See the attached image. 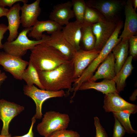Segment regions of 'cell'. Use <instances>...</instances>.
Returning a JSON list of instances; mask_svg holds the SVG:
<instances>
[{"label": "cell", "instance_id": "9", "mask_svg": "<svg viewBox=\"0 0 137 137\" xmlns=\"http://www.w3.org/2000/svg\"><path fill=\"white\" fill-rule=\"evenodd\" d=\"M24 109L23 106L3 99L0 100V119L3 123L1 135L7 136L9 134V127L10 122Z\"/></svg>", "mask_w": 137, "mask_h": 137}, {"label": "cell", "instance_id": "19", "mask_svg": "<svg viewBox=\"0 0 137 137\" xmlns=\"http://www.w3.org/2000/svg\"><path fill=\"white\" fill-rule=\"evenodd\" d=\"M21 6L18 3L10 8L6 16L8 19V30L9 35L7 41L11 42L17 37L19 33L18 30L21 23V16L20 13Z\"/></svg>", "mask_w": 137, "mask_h": 137}, {"label": "cell", "instance_id": "40", "mask_svg": "<svg viewBox=\"0 0 137 137\" xmlns=\"http://www.w3.org/2000/svg\"><path fill=\"white\" fill-rule=\"evenodd\" d=\"M2 73H1V70H0V77H1V75H2Z\"/></svg>", "mask_w": 137, "mask_h": 137}, {"label": "cell", "instance_id": "22", "mask_svg": "<svg viewBox=\"0 0 137 137\" xmlns=\"http://www.w3.org/2000/svg\"><path fill=\"white\" fill-rule=\"evenodd\" d=\"M129 47V40H121L112 50L115 59L116 74L119 72L127 58Z\"/></svg>", "mask_w": 137, "mask_h": 137}, {"label": "cell", "instance_id": "14", "mask_svg": "<svg viewBox=\"0 0 137 137\" xmlns=\"http://www.w3.org/2000/svg\"><path fill=\"white\" fill-rule=\"evenodd\" d=\"M44 43L57 49L69 60L77 50L65 39L61 30L51 34L49 40Z\"/></svg>", "mask_w": 137, "mask_h": 137}, {"label": "cell", "instance_id": "20", "mask_svg": "<svg viewBox=\"0 0 137 137\" xmlns=\"http://www.w3.org/2000/svg\"><path fill=\"white\" fill-rule=\"evenodd\" d=\"M90 89L96 90L105 95L114 92L118 93L116 88L115 83L112 80L104 79L101 82H97L87 81L81 84L78 90Z\"/></svg>", "mask_w": 137, "mask_h": 137}, {"label": "cell", "instance_id": "15", "mask_svg": "<svg viewBox=\"0 0 137 137\" xmlns=\"http://www.w3.org/2000/svg\"><path fill=\"white\" fill-rule=\"evenodd\" d=\"M40 2V0H37L31 4L24 3L21 6V23L23 27H32L38 20V18L41 11Z\"/></svg>", "mask_w": 137, "mask_h": 137}, {"label": "cell", "instance_id": "6", "mask_svg": "<svg viewBox=\"0 0 137 137\" xmlns=\"http://www.w3.org/2000/svg\"><path fill=\"white\" fill-rule=\"evenodd\" d=\"M87 6L101 13L106 20L116 22V16L125 2L116 0H90L85 1Z\"/></svg>", "mask_w": 137, "mask_h": 137}, {"label": "cell", "instance_id": "34", "mask_svg": "<svg viewBox=\"0 0 137 137\" xmlns=\"http://www.w3.org/2000/svg\"><path fill=\"white\" fill-rule=\"evenodd\" d=\"M36 119L34 116L31 119V124L28 132L26 134L21 136H15L12 137H33L34 134L32 131L33 127L36 122Z\"/></svg>", "mask_w": 137, "mask_h": 137}, {"label": "cell", "instance_id": "4", "mask_svg": "<svg viewBox=\"0 0 137 137\" xmlns=\"http://www.w3.org/2000/svg\"><path fill=\"white\" fill-rule=\"evenodd\" d=\"M70 121L68 115L50 111L44 115L41 122L37 125V130L44 137H48L56 131L66 129Z\"/></svg>", "mask_w": 137, "mask_h": 137}, {"label": "cell", "instance_id": "7", "mask_svg": "<svg viewBox=\"0 0 137 137\" xmlns=\"http://www.w3.org/2000/svg\"><path fill=\"white\" fill-rule=\"evenodd\" d=\"M29 62L5 52H0V65L5 71L10 73L16 79L22 80V74Z\"/></svg>", "mask_w": 137, "mask_h": 137}, {"label": "cell", "instance_id": "32", "mask_svg": "<svg viewBox=\"0 0 137 137\" xmlns=\"http://www.w3.org/2000/svg\"><path fill=\"white\" fill-rule=\"evenodd\" d=\"M22 2L24 3H27L28 2L27 0H0V7H4L8 6L10 8L16 3Z\"/></svg>", "mask_w": 137, "mask_h": 137}, {"label": "cell", "instance_id": "31", "mask_svg": "<svg viewBox=\"0 0 137 137\" xmlns=\"http://www.w3.org/2000/svg\"><path fill=\"white\" fill-rule=\"evenodd\" d=\"M129 46L130 56L133 58H136L137 55V36H133L129 39Z\"/></svg>", "mask_w": 137, "mask_h": 137}, {"label": "cell", "instance_id": "29", "mask_svg": "<svg viewBox=\"0 0 137 137\" xmlns=\"http://www.w3.org/2000/svg\"><path fill=\"white\" fill-rule=\"evenodd\" d=\"M94 120L96 131L95 137H108L106 131L100 124L99 118L94 117Z\"/></svg>", "mask_w": 137, "mask_h": 137}, {"label": "cell", "instance_id": "8", "mask_svg": "<svg viewBox=\"0 0 137 137\" xmlns=\"http://www.w3.org/2000/svg\"><path fill=\"white\" fill-rule=\"evenodd\" d=\"M103 108L107 112H118L128 110L132 114L137 112V106L125 100L119 93L114 92L105 95L104 96Z\"/></svg>", "mask_w": 137, "mask_h": 137}, {"label": "cell", "instance_id": "24", "mask_svg": "<svg viewBox=\"0 0 137 137\" xmlns=\"http://www.w3.org/2000/svg\"><path fill=\"white\" fill-rule=\"evenodd\" d=\"M28 65L22 74V79L26 82L28 86L35 84L40 89L45 90L40 81L37 70L30 60Z\"/></svg>", "mask_w": 137, "mask_h": 137}, {"label": "cell", "instance_id": "16", "mask_svg": "<svg viewBox=\"0 0 137 137\" xmlns=\"http://www.w3.org/2000/svg\"><path fill=\"white\" fill-rule=\"evenodd\" d=\"M83 23L76 20L69 22L61 30L63 37L77 50L80 49Z\"/></svg>", "mask_w": 137, "mask_h": 137}, {"label": "cell", "instance_id": "13", "mask_svg": "<svg viewBox=\"0 0 137 137\" xmlns=\"http://www.w3.org/2000/svg\"><path fill=\"white\" fill-rule=\"evenodd\" d=\"M71 1L54 6L49 16L50 20L62 26L69 22V20L75 17Z\"/></svg>", "mask_w": 137, "mask_h": 137}, {"label": "cell", "instance_id": "2", "mask_svg": "<svg viewBox=\"0 0 137 137\" xmlns=\"http://www.w3.org/2000/svg\"><path fill=\"white\" fill-rule=\"evenodd\" d=\"M30 50L29 60L38 71L53 70L70 60L57 49L44 42Z\"/></svg>", "mask_w": 137, "mask_h": 137}, {"label": "cell", "instance_id": "33", "mask_svg": "<svg viewBox=\"0 0 137 137\" xmlns=\"http://www.w3.org/2000/svg\"><path fill=\"white\" fill-rule=\"evenodd\" d=\"M7 30V26L4 24H0V49L3 48V44L2 43V40L4 38V34Z\"/></svg>", "mask_w": 137, "mask_h": 137}, {"label": "cell", "instance_id": "21", "mask_svg": "<svg viewBox=\"0 0 137 137\" xmlns=\"http://www.w3.org/2000/svg\"><path fill=\"white\" fill-rule=\"evenodd\" d=\"M133 58L131 56L127 57L119 72L112 79L116 84V88L119 93L124 90L126 85V80L133 68L132 63Z\"/></svg>", "mask_w": 137, "mask_h": 137}, {"label": "cell", "instance_id": "17", "mask_svg": "<svg viewBox=\"0 0 137 137\" xmlns=\"http://www.w3.org/2000/svg\"><path fill=\"white\" fill-rule=\"evenodd\" d=\"M115 75V59L111 52L98 67L95 74L88 81L95 82L101 79L112 80Z\"/></svg>", "mask_w": 137, "mask_h": 137}, {"label": "cell", "instance_id": "26", "mask_svg": "<svg viewBox=\"0 0 137 137\" xmlns=\"http://www.w3.org/2000/svg\"><path fill=\"white\" fill-rule=\"evenodd\" d=\"M107 20L104 16L95 9L87 6L83 18V22L94 24Z\"/></svg>", "mask_w": 137, "mask_h": 137}, {"label": "cell", "instance_id": "5", "mask_svg": "<svg viewBox=\"0 0 137 137\" xmlns=\"http://www.w3.org/2000/svg\"><path fill=\"white\" fill-rule=\"evenodd\" d=\"M24 94L31 98L35 101L36 106V112L33 116L36 119H40L42 117V105L46 100L53 97H62L65 94L63 90L53 91L39 89L34 85H24Z\"/></svg>", "mask_w": 137, "mask_h": 137}, {"label": "cell", "instance_id": "38", "mask_svg": "<svg viewBox=\"0 0 137 137\" xmlns=\"http://www.w3.org/2000/svg\"><path fill=\"white\" fill-rule=\"evenodd\" d=\"M132 5H133L134 9L136 11L137 8V0H133L132 1Z\"/></svg>", "mask_w": 137, "mask_h": 137}, {"label": "cell", "instance_id": "39", "mask_svg": "<svg viewBox=\"0 0 137 137\" xmlns=\"http://www.w3.org/2000/svg\"><path fill=\"white\" fill-rule=\"evenodd\" d=\"M0 137H12L11 134H9L8 135L4 136L0 135Z\"/></svg>", "mask_w": 137, "mask_h": 137}, {"label": "cell", "instance_id": "12", "mask_svg": "<svg viewBox=\"0 0 137 137\" xmlns=\"http://www.w3.org/2000/svg\"><path fill=\"white\" fill-rule=\"evenodd\" d=\"M124 6L125 21L124 29L119 37L123 41L129 40L132 36L136 35L137 31V14L132 1H126Z\"/></svg>", "mask_w": 137, "mask_h": 137}, {"label": "cell", "instance_id": "27", "mask_svg": "<svg viewBox=\"0 0 137 137\" xmlns=\"http://www.w3.org/2000/svg\"><path fill=\"white\" fill-rule=\"evenodd\" d=\"M72 10L76 21L83 23L84 15L87 6L85 1L83 0H72L71 1Z\"/></svg>", "mask_w": 137, "mask_h": 137}, {"label": "cell", "instance_id": "3", "mask_svg": "<svg viewBox=\"0 0 137 137\" xmlns=\"http://www.w3.org/2000/svg\"><path fill=\"white\" fill-rule=\"evenodd\" d=\"M32 28V27L23 29L14 41L5 42L3 44V49L5 52L22 58L26 54L28 50H30L36 45L45 42L50 39V36L45 34L40 40H32L29 39L27 35Z\"/></svg>", "mask_w": 137, "mask_h": 137}, {"label": "cell", "instance_id": "10", "mask_svg": "<svg viewBox=\"0 0 137 137\" xmlns=\"http://www.w3.org/2000/svg\"><path fill=\"white\" fill-rule=\"evenodd\" d=\"M118 22L106 21L93 24L92 31L96 38L95 49L100 51L113 34Z\"/></svg>", "mask_w": 137, "mask_h": 137}, {"label": "cell", "instance_id": "36", "mask_svg": "<svg viewBox=\"0 0 137 137\" xmlns=\"http://www.w3.org/2000/svg\"><path fill=\"white\" fill-rule=\"evenodd\" d=\"M137 89L134 90L132 95L129 97V100L131 101H134L137 99Z\"/></svg>", "mask_w": 137, "mask_h": 137}, {"label": "cell", "instance_id": "11", "mask_svg": "<svg viewBox=\"0 0 137 137\" xmlns=\"http://www.w3.org/2000/svg\"><path fill=\"white\" fill-rule=\"evenodd\" d=\"M100 51L95 49L90 50L81 49L76 51L72 58L74 65L73 77H79L86 67L98 56Z\"/></svg>", "mask_w": 137, "mask_h": 137}, {"label": "cell", "instance_id": "28", "mask_svg": "<svg viewBox=\"0 0 137 137\" xmlns=\"http://www.w3.org/2000/svg\"><path fill=\"white\" fill-rule=\"evenodd\" d=\"M48 137H80L77 131L66 129L56 131Z\"/></svg>", "mask_w": 137, "mask_h": 137}, {"label": "cell", "instance_id": "23", "mask_svg": "<svg viewBox=\"0 0 137 137\" xmlns=\"http://www.w3.org/2000/svg\"><path fill=\"white\" fill-rule=\"evenodd\" d=\"M92 25L84 22L83 23L81 41L86 50L95 49L96 38L92 31Z\"/></svg>", "mask_w": 137, "mask_h": 137}, {"label": "cell", "instance_id": "30", "mask_svg": "<svg viewBox=\"0 0 137 137\" xmlns=\"http://www.w3.org/2000/svg\"><path fill=\"white\" fill-rule=\"evenodd\" d=\"M112 137H123L126 132L125 130L120 122L115 117Z\"/></svg>", "mask_w": 137, "mask_h": 137}, {"label": "cell", "instance_id": "35", "mask_svg": "<svg viewBox=\"0 0 137 137\" xmlns=\"http://www.w3.org/2000/svg\"><path fill=\"white\" fill-rule=\"evenodd\" d=\"M9 10L8 9L0 7V18L3 16H6Z\"/></svg>", "mask_w": 137, "mask_h": 137}, {"label": "cell", "instance_id": "1", "mask_svg": "<svg viewBox=\"0 0 137 137\" xmlns=\"http://www.w3.org/2000/svg\"><path fill=\"white\" fill-rule=\"evenodd\" d=\"M40 81L45 90L58 91L72 89L75 79L73 77L74 62L73 59L49 71H37Z\"/></svg>", "mask_w": 137, "mask_h": 137}, {"label": "cell", "instance_id": "18", "mask_svg": "<svg viewBox=\"0 0 137 137\" xmlns=\"http://www.w3.org/2000/svg\"><path fill=\"white\" fill-rule=\"evenodd\" d=\"M32 27V30L28 33V37L39 40L42 38L44 35L43 32L46 31L51 35L61 30L62 26L49 20L41 21L38 20Z\"/></svg>", "mask_w": 137, "mask_h": 137}, {"label": "cell", "instance_id": "37", "mask_svg": "<svg viewBox=\"0 0 137 137\" xmlns=\"http://www.w3.org/2000/svg\"><path fill=\"white\" fill-rule=\"evenodd\" d=\"M7 77V76L4 73H2V75L0 78V86L1 82L5 80Z\"/></svg>", "mask_w": 137, "mask_h": 137}, {"label": "cell", "instance_id": "25", "mask_svg": "<svg viewBox=\"0 0 137 137\" xmlns=\"http://www.w3.org/2000/svg\"><path fill=\"white\" fill-rule=\"evenodd\" d=\"M112 113L114 117L118 120L126 132L130 134L137 133V131L133 129L129 119L130 114H132L131 112L125 110Z\"/></svg>", "mask_w": 137, "mask_h": 137}]
</instances>
